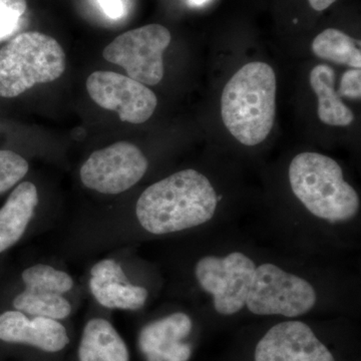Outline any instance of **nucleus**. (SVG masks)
Listing matches in <instances>:
<instances>
[{
  "instance_id": "nucleus-1",
  "label": "nucleus",
  "mask_w": 361,
  "mask_h": 361,
  "mask_svg": "<svg viewBox=\"0 0 361 361\" xmlns=\"http://www.w3.org/2000/svg\"><path fill=\"white\" fill-rule=\"evenodd\" d=\"M218 202L208 178L187 169L147 188L137 202L135 215L146 231L166 235L206 224L213 219Z\"/></svg>"
},
{
  "instance_id": "nucleus-2",
  "label": "nucleus",
  "mask_w": 361,
  "mask_h": 361,
  "mask_svg": "<svg viewBox=\"0 0 361 361\" xmlns=\"http://www.w3.org/2000/svg\"><path fill=\"white\" fill-rule=\"evenodd\" d=\"M276 75L261 61L247 63L226 84L221 97V116L233 137L256 146L267 139L276 114Z\"/></svg>"
},
{
  "instance_id": "nucleus-3",
  "label": "nucleus",
  "mask_w": 361,
  "mask_h": 361,
  "mask_svg": "<svg viewBox=\"0 0 361 361\" xmlns=\"http://www.w3.org/2000/svg\"><path fill=\"white\" fill-rule=\"evenodd\" d=\"M288 176L296 198L318 219L348 222L360 212L357 192L344 180L334 159L313 152L299 154L291 161Z\"/></svg>"
},
{
  "instance_id": "nucleus-4",
  "label": "nucleus",
  "mask_w": 361,
  "mask_h": 361,
  "mask_svg": "<svg viewBox=\"0 0 361 361\" xmlns=\"http://www.w3.org/2000/svg\"><path fill=\"white\" fill-rule=\"evenodd\" d=\"M66 66L65 51L54 37L20 33L0 49V97H18L35 85L54 82Z\"/></svg>"
},
{
  "instance_id": "nucleus-5",
  "label": "nucleus",
  "mask_w": 361,
  "mask_h": 361,
  "mask_svg": "<svg viewBox=\"0 0 361 361\" xmlns=\"http://www.w3.org/2000/svg\"><path fill=\"white\" fill-rule=\"evenodd\" d=\"M316 301L317 294L307 280L263 263L256 267L245 306L252 314L294 318L312 310Z\"/></svg>"
},
{
  "instance_id": "nucleus-6",
  "label": "nucleus",
  "mask_w": 361,
  "mask_h": 361,
  "mask_svg": "<svg viewBox=\"0 0 361 361\" xmlns=\"http://www.w3.org/2000/svg\"><path fill=\"white\" fill-rule=\"evenodd\" d=\"M256 267L242 252H232L223 258L205 256L196 263L195 277L202 290L213 297L216 312L230 316L245 307Z\"/></svg>"
},
{
  "instance_id": "nucleus-7",
  "label": "nucleus",
  "mask_w": 361,
  "mask_h": 361,
  "mask_svg": "<svg viewBox=\"0 0 361 361\" xmlns=\"http://www.w3.org/2000/svg\"><path fill=\"white\" fill-rule=\"evenodd\" d=\"M171 32L161 25H149L118 35L104 49L106 61L122 66L128 77L145 85H156L164 78L163 54Z\"/></svg>"
},
{
  "instance_id": "nucleus-8",
  "label": "nucleus",
  "mask_w": 361,
  "mask_h": 361,
  "mask_svg": "<svg viewBox=\"0 0 361 361\" xmlns=\"http://www.w3.org/2000/svg\"><path fill=\"white\" fill-rule=\"evenodd\" d=\"M148 167L141 149L132 142H118L94 152L80 168V180L99 193L121 194L141 180Z\"/></svg>"
},
{
  "instance_id": "nucleus-9",
  "label": "nucleus",
  "mask_w": 361,
  "mask_h": 361,
  "mask_svg": "<svg viewBox=\"0 0 361 361\" xmlns=\"http://www.w3.org/2000/svg\"><path fill=\"white\" fill-rule=\"evenodd\" d=\"M90 99L104 110L116 111L121 121L147 122L158 104L155 92L147 85L113 71H94L87 78Z\"/></svg>"
},
{
  "instance_id": "nucleus-10",
  "label": "nucleus",
  "mask_w": 361,
  "mask_h": 361,
  "mask_svg": "<svg viewBox=\"0 0 361 361\" xmlns=\"http://www.w3.org/2000/svg\"><path fill=\"white\" fill-rule=\"evenodd\" d=\"M255 361H336L329 348L302 322H284L271 327L258 341Z\"/></svg>"
},
{
  "instance_id": "nucleus-11",
  "label": "nucleus",
  "mask_w": 361,
  "mask_h": 361,
  "mask_svg": "<svg viewBox=\"0 0 361 361\" xmlns=\"http://www.w3.org/2000/svg\"><path fill=\"white\" fill-rule=\"evenodd\" d=\"M193 329L186 313L176 312L145 325L137 345L147 361H189L192 346L184 342Z\"/></svg>"
},
{
  "instance_id": "nucleus-12",
  "label": "nucleus",
  "mask_w": 361,
  "mask_h": 361,
  "mask_svg": "<svg viewBox=\"0 0 361 361\" xmlns=\"http://www.w3.org/2000/svg\"><path fill=\"white\" fill-rule=\"evenodd\" d=\"M0 341L27 344L45 353H59L68 345L70 338L59 320L42 316L28 318L16 310L0 315Z\"/></svg>"
},
{
  "instance_id": "nucleus-13",
  "label": "nucleus",
  "mask_w": 361,
  "mask_h": 361,
  "mask_svg": "<svg viewBox=\"0 0 361 361\" xmlns=\"http://www.w3.org/2000/svg\"><path fill=\"white\" fill-rule=\"evenodd\" d=\"M39 204L37 187L23 182L13 190L0 209V253L13 246L25 234Z\"/></svg>"
},
{
  "instance_id": "nucleus-14",
  "label": "nucleus",
  "mask_w": 361,
  "mask_h": 361,
  "mask_svg": "<svg viewBox=\"0 0 361 361\" xmlns=\"http://www.w3.org/2000/svg\"><path fill=\"white\" fill-rule=\"evenodd\" d=\"M80 361H130L129 349L111 322L92 318L85 324L78 346Z\"/></svg>"
},
{
  "instance_id": "nucleus-15",
  "label": "nucleus",
  "mask_w": 361,
  "mask_h": 361,
  "mask_svg": "<svg viewBox=\"0 0 361 361\" xmlns=\"http://www.w3.org/2000/svg\"><path fill=\"white\" fill-rule=\"evenodd\" d=\"M310 82L318 99V116L322 123L346 127L355 120L353 111L336 92V73L331 66L318 65L310 71Z\"/></svg>"
},
{
  "instance_id": "nucleus-16",
  "label": "nucleus",
  "mask_w": 361,
  "mask_h": 361,
  "mask_svg": "<svg viewBox=\"0 0 361 361\" xmlns=\"http://www.w3.org/2000/svg\"><path fill=\"white\" fill-rule=\"evenodd\" d=\"M360 42L353 39L341 30L327 28L315 37L312 51L317 58L360 68Z\"/></svg>"
},
{
  "instance_id": "nucleus-17",
  "label": "nucleus",
  "mask_w": 361,
  "mask_h": 361,
  "mask_svg": "<svg viewBox=\"0 0 361 361\" xmlns=\"http://www.w3.org/2000/svg\"><path fill=\"white\" fill-rule=\"evenodd\" d=\"M90 289L97 302L110 310H141L149 296L145 287L130 282H99L90 278Z\"/></svg>"
},
{
  "instance_id": "nucleus-18",
  "label": "nucleus",
  "mask_w": 361,
  "mask_h": 361,
  "mask_svg": "<svg viewBox=\"0 0 361 361\" xmlns=\"http://www.w3.org/2000/svg\"><path fill=\"white\" fill-rule=\"evenodd\" d=\"M13 306L26 314L56 320L65 319L71 312V303L63 295L30 288H25L14 298Z\"/></svg>"
},
{
  "instance_id": "nucleus-19",
  "label": "nucleus",
  "mask_w": 361,
  "mask_h": 361,
  "mask_svg": "<svg viewBox=\"0 0 361 361\" xmlns=\"http://www.w3.org/2000/svg\"><path fill=\"white\" fill-rule=\"evenodd\" d=\"M23 283L25 288L51 292V293H66L73 288V278L63 271L54 269L49 265L32 266L23 272Z\"/></svg>"
},
{
  "instance_id": "nucleus-20",
  "label": "nucleus",
  "mask_w": 361,
  "mask_h": 361,
  "mask_svg": "<svg viewBox=\"0 0 361 361\" xmlns=\"http://www.w3.org/2000/svg\"><path fill=\"white\" fill-rule=\"evenodd\" d=\"M27 172L25 158L13 151H0V194L16 186Z\"/></svg>"
},
{
  "instance_id": "nucleus-21",
  "label": "nucleus",
  "mask_w": 361,
  "mask_h": 361,
  "mask_svg": "<svg viewBox=\"0 0 361 361\" xmlns=\"http://www.w3.org/2000/svg\"><path fill=\"white\" fill-rule=\"evenodd\" d=\"M90 278L99 282H129L123 268L113 259H104L94 265Z\"/></svg>"
},
{
  "instance_id": "nucleus-22",
  "label": "nucleus",
  "mask_w": 361,
  "mask_h": 361,
  "mask_svg": "<svg viewBox=\"0 0 361 361\" xmlns=\"http://www.w3.org/2000/svg\"><path fill=\"white\" fill-rule=\"evenodd\" d=\"M341 97L349 99H360L361 97V71L360 68H353L345 71L342 75L341 89L338 90Z\"/></svg>"
},
{
  "instance_id": "nucleus-23",
  "label": "nucleus",
  "mask_w": 361,
  "mask_h": 361,
  "mask_svg": "<svg viewBox=\"0 0 361 361\" xmlns=\"http://www.w3.org/2000/svg\"><path fill=\"white\" fill-rule=\"evenodd\" d=\"M20 16L11 11H0V39L13 35L20 25Z\"/></svg>"
},
{
  "instance_id": "nucleus-24",
  "label": "nucleus",
  "mask_w": 361,
  "mask_h": 361,
  "mask_svg": "<svg viewBox=\"0 0 361 361\" xmlns=\"http://www.w3.org/2000/svg\"><path fill=\"white\" fill-rule=\"evenodd\" d=\"M104 13L111 18L118 20L123 14V4L122 0H97Z\"/></svg>"
},
{
  "instance_id": "nucleus-25",
  "label": "nucleus",
  "mask_w": 361,
  "mask_h": 361,
  "mask_svg": "<svg viewBox=\"0 0 361 361\" xmlns=\"http://www.w3.org/2000/svg\"><path fill=\"white\" fill-rule=\"evenodd\" d=\"M26 0H0V11H11L21 16L26 11Z\"/></svg>"
},
{
  "instance_id": "nucleus-26",
  "label": "nucleus",
  "mask_w": 361,
  "mask_h": 361,
  "mask_svg": "<svg viewBox=\"0 0 361 361\" xmlns=\"http://www.w3.org/2000/svg\"><path fill=\"white\" fill-rule=\"evenodd\" d=\"M311 7L316 11H322L329 8L336 0H308Z\"/></svg>"
},
{
  "instance_id": "nucleus-27",
  "label": "nucleus",
  "mask_w": 361,
  "mask_h": 361,
  "mask_svg": "<svg viewBox=\"0 0 361 361\" xmlns=\"http://www.w3.org/2000/svg\"><path fill=\"white\" fill-rule=\"evenodd\" d=\"M207 1H209V0H189V4L193 6H199L206 4Z\"/></svg>"
}]
</instances>
